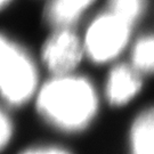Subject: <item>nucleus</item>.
Listing matches in <instances>:
<instances>
[{
  "label": "nucleus",
  "mask_w": 154,
  "mask_h": 154,
  "mask_svg": "<svg viewBox=\"0 0 154 154\" xmlns=\"http://www.w3.org/2000/svg\"><path fill=\"white\" fill-rule=\"evenodd\" d=\"M94 0H50L46 8V18L55 29L72 25Z\"/></svg>",
  "instance_id": "obj_6"
},
{
  "label": "nucleus",
  "mask_w": 154,
  "mask_h": 154,
  "mask_svg": "<svg viewBox=\"0 0 154 154\" xmlns=\"http://www.w3.org/2000/svg\"><path fill=\"white\" fill-rule=\"evenodd\" d=\"M37 110L57 129L79 131L88 126L96 114L97 95L86 78L57 75L38 90Z\"/></svg>",
  "instance_id": "obj_1"
},
{
  "label": "nucleus",
  "mask_w": 154,
  "mask_h": 154,
  "mask_svg": "<svg viewBox=\"0 0 154 154\" xmlns=\"http://www.w3.org/2000/svg\"><path fill=\"white\" fill-rule=\"evenodd\" d=\"M13 137V122L0 109V151L5 149Z\"/></svg>",
  "instance_id": "obj_10"
},
{
  "label": "nucleus",
  "mask_w": 154,
  "mask_h": 154,
  "mask_svg": "<svg viewBox=\"0 0 154 154\" xmlns=\"http://www.w3.org/2000/svg\"><path fill=\"white\" fill-rule=\"evenodd\" d=\"M130 143L132 154H154V109L144 112L134 122Z\"/></svg>",
  "instance_id": "obj_7"
},
{
  "label": "nucleus",
  "mask_w": 154,
  "mask_h": 154,
  "mask_svg": "<svg viewBox=\"0 0 154 154\" xmlns=\"http://www.w3.org/2000/svg\"><path fill=\"white\" fill-rule=\"evenodd\" d=\"M129 32L130 25L111 11L99 15L87 30L85 51L96 63L111 61L125 48Z\"/></svg>",
  "instance_id": "obj_3"
},
{
  "label": "nucleus",
  "mask_w": 154,
  "mask_h": 154,
  "mask_svg": "<svg viewBox=\"0 0 154 154\" xmlns=\"http://www.w3.org/2000/svg\"><path fill=\"white\" fill-rule=\"evenodd\" d=\"M21 154H70V152L56 146H39L26 149Z\"/></svg>",
  "instance_id": "obj_11"
},
{
  "label": "nucleus",
  "mask_w": 154,
  "mask_h": 154,
  "mask_svg": "<svg viewBox=\"0 0 154 154\" xmlns=\"http://www.w3.org/2000/svg\"><path fill=\"white\" fill-rule=\"evenodd\" d=\"M145 6L144 0H110L111 13L131 25L142 15Z\"/></svg>",
  "instance_id": "obj_9"
},
{
  "label": "nucleus",
  "mask_w": 154,
  "mask_h": 154,
  "mask_svg": "<svg viewBox=\"0 0 154 154\" xmlns=\"http://www.w3.org/2000/svg\"><path fill=\"white\" fill-rule=\"evenodd\" d=\"M85 46L69 28L57 29L46 40L41 57L54 77L71 74L82 58Z\"/></svg>",
  "instance_id": "obj_4"
},
{
  "label": "nucleus",
  "mask_w": 154,
  "mask_h": 154,
  "mask_svg": "<svg viewBox=\"0 0 154 154\" xmlns=\"http://www.w3.org/2000/svg\"><path fill=\"white\" fill-rule=\"evenodd\" d=\"M38 70L21 45L0 33V97L14 106L25 104L38 93Z\"/></svg>",
  "instance_id": "obj_2"
},
{
  "label": "nucleus",
  "mask_w": 154,
  "mask_h": 154,
  "mask_svg": "<svg viewBox=\"0 0 154 154\" xmlns=\"http://www.w3.org/2000/svg\"><path fill=\"white\" fill-rule=\"evenodd\" d=\"M11 1V0H0V11H1L2 8H5L6 6L8 5Z\"/></svg>",
  "instance_id": "obj_12"
},
{
  "label": "nucleus",
  "mask_w": 154,
  "mask_h": 154,
  "mask_svg": "<svg viewBox=\"0 0 154 154\" xmlns=\"http://www.w3.org/2000/svg\"><path fill=\"white\" fill-rule=\"evenodd\" d=\"M132 64L139 72H154V35L138 40L132 50Z\"/></svg>",
  "instance_id": "obj_8"
},
{
  "label": "nucleus",
  "mask_w": 154,
  "mask_h": 154,
  "mask_svg": "<svg viewBox=\"0 0 154 154\" xmlns=\"http://www.w3.org/2000/svg\"><path fill=\"white\" fill-rule=\"evenodd\" d=\"M142 87L138 71L128 65H118L111 71L106 82V97L111 104L120 106L132 99Z\"/></svg>",
  "instance_id": "obj_5"
}]
</instances>
